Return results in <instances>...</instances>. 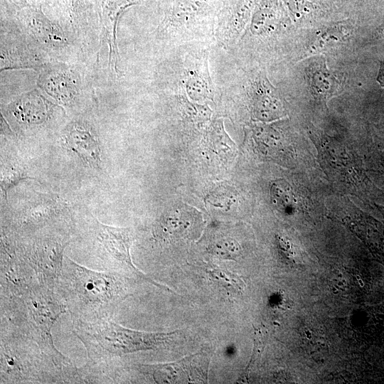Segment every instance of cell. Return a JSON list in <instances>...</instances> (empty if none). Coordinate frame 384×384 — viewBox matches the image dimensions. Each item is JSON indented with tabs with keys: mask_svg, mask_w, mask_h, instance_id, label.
I'll return each mask as SVG.
<instances>
[{
	"mask_svg": "<svg viewBox=\"0 0 384 384\" xmlns=\"http://www.w3.org/2000/svg\"><path fill=\"white\" fill-rule=\"evenodd\" d=\"M72 321L73 333L84 345L87 356L86 363L79 368L83 383H110L112 373L123 365L127 355L157 350L176 334L134 331L111 319Z\"/></svg>",
	"mask_w": 384,
	"mask_h": 384,
	"instance_id": "1",
	"label": "cell"
},
{
	"mask_svg": "<svg viewBox=\"0 0 384 384\" xmlns=\"http://www.w3.org/2000/svg\"><path fill=\"white\" fill-rule=\"evenodd\" d=\"M27 174L20 167L16 166H9L4 167L1 170V188L6 198L8 191L17 184L21 180L30 178Z\"/></svg>",
	"mask_w": 384,
	"mask_h": 384,
	"instance_id": "12",
	"label": "cell"
},
{
	"mask_svg": "<svg viewBox=\"0 0 384 384\" xmlns=\"http://www.w3.org/2000/svg\"><path fill=\"white\" fill-rule=\"evenodd\" d=\"M373 206L374 207H375L377 208V210H379L381 213V214L383 215V216L384 218V206L380 205V204H378L377 203H374L373 204Z\"/></svg>",
	"mask_w": 384,
	"mask_h": 384,
	"instance_id": "16",
	"label": "cell"
},
{
	"mask_svg": "<svg viewBox=\"0 0 384 384\" xmlns=\"http://www.w3.org/2000/svg\"><path fill=\"white\" fill-rule=\"evenodd\" d=\"M11 235L17 250L34 270L39 284L55 290L63 268L64 250L70 242L68 231L50 227L27 236Z\"/></svg>",
	"mask_w": 384,
	"mask_h": 384,
	"instance_id": "6",
	"label": "cell"
},
{
	"mask_svg": "<svg viewBox=\"0 0 384 384\" xmlns=\"http://www.w3.org/2000/svg\"><path fill=\"white\" fill-rule=\"evenodd\" d=\"M66 146L78 158L92 168H99L100 148L94 134L85 125L71 124L65 134Z\"/></svg>",
	"mask_w": 384,
	"mask_h": 384,
	"instance_id": "9",
	"label": "cell"
},
{
	"mask_svg": "<svg viewBox=\"0 0 384 384\" xmlns=\"http://www.w3.org/2000/svg\"><path fill=\"white\" fill-rule=\"evenodd\" d=\"M307 75L314 95L326 99L334 91L335 80L323 63L311 66Z\"/></svg>",
	"mask_w": 384,
	"mask_h": 384,
	"instance_id": "10",
	"label": "cell"
},
{
	"mask_svg": "<svg viewBox=\"0 0 384 384\" xmlns=\"http://www.w3.org/2000/svg\"><path fill=\"white\" fill-rule=\"evenodd\" d=\"M85 238L90 239L103 271L128 277L139 275L129 252L133 241L129 228L111 226L96 219L87 229Z\"/></svg>",
	"mask_w": 384,
	"mask_h": 384,
	"instance_id": "7",
	"label": "cell"
},
{
	"mask_svg": "<svg viewBox=\"0 0 384 384\" xmlns=\"http://www.w3.org/2000/svg\"><path fill=\"white\" fill-rule=\"evenodd\" d=\"M38 284L34 270L17 250L12 237L1 233L0 295L20 297Z\"/></svg>",
	"mask_w": 384,
	"mask_h": 384,
	"instance_id": "8",
	"label": "cell"
},
{
	"mask_svg": "<svg viewBox=\"0 0 384 384\" xmlns=\"http://www.w3.org/2000/svg\"><path fill=\"white\" fill-rule=\"evenodd\" d=\"M378 34L380 36L384 37V22L383 24L378 28L377 31Z\"/></svg>",
	"mask_w": 384,
	"mask_h": 384,
	"instance_id": "17",
	"label": "cell"
},
{
	"mask_svg": "<svg viewBox=\"0 0 384 384\" xmlns=\"http://www.w3.org/2000/svg\"><path fill=\"white\" fill-rule=\"evenodd\" d=\"M373 149H384V122L373 124L370 130Z\"/></svg>",
	"mask_w": 384,
	"mask_h": 384,
	"instance_id": "13",
	"label": "cell"
},
{
	"mask_svg": "<svg viewBox=\"0 0 384 384\" xmlns=\"http://www.w3.org/2000/svg\"><path fill=\"white\" fill-rule=\"evenodd\" d=\"M377 81L382 87H384V60L380 64L377 76Z\"/></svg>",
	"mask_w": 384,
	"mask_h": 384,
	"instance_id": "15",
	"label": "cell"
},
{
	"mask_svg": "<svg viewBox=\"0 0 384 384\" xmlns=\"http://www.w3.org/2000/svg\"><path fill=\"white\" fill-rule=\"evenodd\" d=\"M0 383H65L63 371L37 343L0 326Z\"/></svg>",
	"mask_w": 384,
	"mask_h": 384,
	"instance_id": "4",
	"label": "cell"
},
{
	"mask_svg": "<svg viewBox=\"0 0 384 384\" xmlns=\"http://www.w3.org/2000/svg\"><path fill=\"white\" fill-rule=\"evenodd\" d=\"M320 164L335 185L362 200L376 203L384 194L369 177L364 161L346 144L321 132H311Z\"/></svg>",
	"mask_w": 384,
	"mask_h": 384,
	"instance_id": "5",
	"label": "cell"
},
{
	"mask_svg": "<svg viewBox=\"0 0 384 384\" xmlns=\"http://www.w3.org/2000/svg\"><path fill=\"white\" fill-rule=\"evenodd\" d=\"M1 324L28 336L63 371L65 383H82L79 368L55 346L51 330L68 310L58 294L40 284L20 297H0Z\"/></svg>",
	"mask_w": 384,
	"mask_h": 384,
	"instance_id": "2",
	"label": "cell"
},
{
	"mask_svg": "<svg viewBox=\"0 0 384 384\" xmlns=\"http://www.w3.org/2000/svg\"><path fill=\"white\" fill-rule=\"evenodd\" d=\"M255 351L254 355L252 357V360L255 361L259 354H260L264 348L265 343L266 341V335L263 334L260 330H258V334H256V338L255 339Z\"/></svg>",
	"mask_w": 384,
	"mask_h": 384,
	"instance_id": "14",
	"label": "cell"
},
{
	"mask_svg": "<svg viewBox=\"0 0 384 384\" xmlns=\"http://www.w3.org/2000/svg\"><path fill=\"white\" fill-rule=\"evenodd\" d=\"M129 277L88 269L64 257L55 291L72 320L92 322L112 319L117 306L129 294Z\"/></svg>",
	"mask_w": 384,
	"mask_h": 384,
	"instance_id": "3",
	"label": "cell"
},
{
	"mask_svg": "<svg viewBox=\"0 0 384 384\" xmlns=\"http://www.w3.org/2000/svg\"><path fill=\"white\" fill-rule=\"evenodd\" d=\"M366 171L377 186L384 185V151L372 149L364 159Z\"/></svg>",
	"mask_w": 384,
	"mask_h": 384,
	"instance_id": "11",
	"label": "cell"
}]
</instances>
